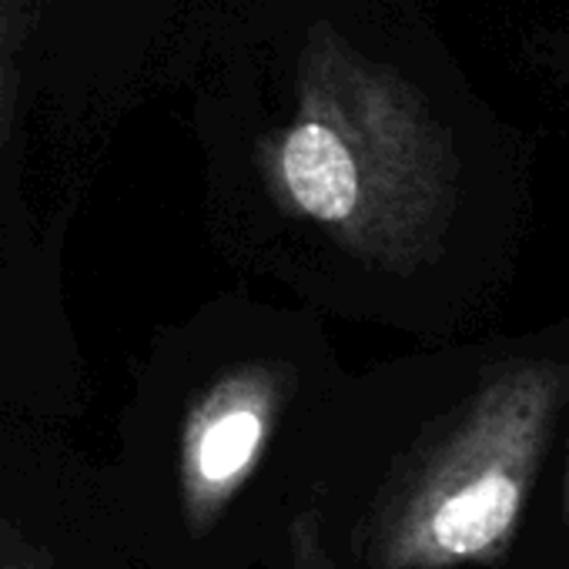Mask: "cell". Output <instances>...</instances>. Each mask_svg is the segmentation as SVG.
<instances>
[{"instance_id": "obj_1", "label": "cell", "mask_w": 569, "mask_h": 569, "mask_svg": "<svg viewBox=\"0 0 569 569\" xmlns=\"http://www.w3.org/2000/svg\"><path fill=\"white\" fill-rule=\"evenodd\" d=\"M296 98L292 121L258 141L274 204L369 261L432 258L456 211L459 158L426 94L322 21L306 38Z\"/></svg>"}, {"instance_id": "obj_2", "label": "cell", "mask_w": 569, "mask_h": 569, "mask_svg": "<svg viewBox=\"0 0 569 569\" xmlns=\"http://www.w3.org/2000/svg\"><path fill=\"white\" fill-rule=\"evenodd\" d=\"M569 369L516 362L476 392L452 432L389 499L372 569H452L496 559L516 536Z\"/></svg>"}, {"instance_id": "obj_3", "label": "cell", "mask_w": 569, "mask_h": 569, "mask_svg": "<svg viewBox=\"0 0 569 569\" xmlns=\"http://www.w3.org/2000/svg\"><path fill=\"white\" fill-rule=\"evenodd\" d=\"M289 386L284 369L251 362L224 372L191 406L181 429L178 486L194 532H204L254 472Z\"/></svg>"}, {"instance_id": "obj_4", "label": "cell", "mask_w": 569, "mask_h": 569, "mask_svg": "<svg viewBox=\"0 0 569 569\" xmlns=\"http://www.w3.org/2000/svg\"><path fill=\"white\" fill-rule=\"evenodd\" d=\"M48 0H0V141L8 138L14 108H18V88H21V51L38 28Z\"/></svg>"}, {"instance_id": "obj_5", "label": "cell", "mask_w": 569, "mask_h": 569, "mask_svg": "<svg viewBox=\"0 0 569 569\" xmlns=\"http://www.w3.org/2000/svg\"><path fill=\"white\" fill-rule=\"evenodd\" d=\"M0 569H58L54 552L0 516Z\"/></svg>"}, {"instance_id": "obj_6", "label": "cell", "mask_w": 569, "mask_h": 569, "mask_svg": "<svg viewBox=\"0 0 569 569\" xmlns=\"http://www.w3.org/2000/svg\"><path fill=\"white\" fill-rule=\"evenodd\" d=\"M289 546H292V569H336V559L322 539V526L312 512L292 522Z\"/></svg>"}, {"instance_id": "obj_7", "label": "cell", "mask_w": 569, "mask_h": 569, "mask_svg": "<svg viewBox=\"0 0 569 569\" xmlns=\"http://www.w3.org/2000/svg\"><path fill=\"white\" fill-rule=\"evenodd\" d=\"M566 509H569V479H566Z\"/></svg>"}]
</instances>
